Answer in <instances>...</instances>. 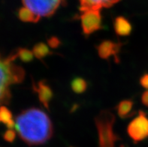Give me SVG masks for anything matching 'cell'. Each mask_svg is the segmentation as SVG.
I'll use <instances>...</instances> for the list:
<instances>
[{"label":"cell","mask_w":148,"mask_h":147,"mask_svg":"<svg viewBox=\"0 0 148 147\" xmlns=\"http://www.w3.org/2000/svg\"><path fill=\"white\" fill-rule=\"evenodd\" d=\"M33 88L35 92L38 94L40 102L48 110L49 104L53 97V92L51 86L45 81L41 80L38 82L37 84L34 85Z\"/></svg>","instance_id":"obj_8"},{"label":"cell","mask_w":148,"mask_h":147,"mask_svg":"<svg viewBox=\"0 0 148 147\" xmlns=\"http://www.w3.org/2000/svg\"><path fill=\"white\" fill-rule=\"evenodd\" d=\"M140 84L142 87L148 90V74H145L141 77L140 79Z\"/></svg>","instance_id":"obj_18"},{"label":"cell","mask_w":148,"mask_h":147,"mask_svg":"<svg viewBox=\"0 0 148 147\" xmlns=\"http://www.w3.org/2000/svg\"><path fill=\"white\" fill-rule=\"evenodd\" d=\"M18 58L24 62H29L34 58V54L32 51L26 48H21L17 50Z\"/></svg>","instance_id":"obj_15"},{"label":"cell","mask_w":148,"mask_h":147,"mask_svg":"<svg viewBox=\"0 0 148 147\" xmlns=\"http://www.w3.org/2000/svg\"><path fill=\"white\" fill-rule=\"evenodd\" d=\"M141 101L145 106L148 107V90L145 91L141 96Z\"/></svg>","instance_id":"obj_19"},{"label":"cell","mask_w":148,"mask_h":147,"mask_svg":"<svg viewBox=\"0 0 148 147\" xmlns=\"http://www.w3.org/2000/svg\"><path fill=\"white\" fill-rule=\"evenodd\" d=\"M71 88L72 91L76 94L84 93L86 90L87 83L84 79L81 77H75L71 83Z\"/></svg>","instance_id":"obj_14"},{"label":"cell","mask_w":148,"mask_h":147,"mask_svg":"<svg viewBox=\"0 0 148 147\" xmlns=\"http://www.w3.org/2000/svg\"><path fill=\"white\" fill-rule=\"evenodd\" d=\"M17 58V51L7 57L0 54V105L11 98V86L24 79V70L14 62Z\"/></svg>","instance_id":"obj_2"},{"label":"cell","mask_w":148,"mask_h":147,"mask_svg":"<svg viewBox=\"0 0 148 147\" xmlns=\"http://www.w3.org/2000/svg\"><path fill=\"white\" fill-rule=\"evenodd\" d=\"M25 8L32 11L38 17H51L66 0H22Z\"/></svg>","instance_id":"obj_4"},{"label":"cell","mask_w":148,"mask_h":147,"mask_svg":"<svg viewBox=\"0 0 148 147\" xmlns=\"http://www.w3.org/2000/svg\"><path fill=\"white\" fill-rule=\"evenodd\" d=\"M134 103L131 100H123L120 101L116 107V110L118 116L121 119H126V118L131 116L133 110Z\"/></svg>","instance_id":"obj_11"},{"label":"cell","mask_w":148,"mask_h":147,"mask_svg":"<svg viewBox=\"0 0 148 147\" xmlns=\"http://www.w3.org/2000/svg\"><path fill=\"white\" fill-rule=\"evenodd\" d=\"M18 17L21 21L26 23H37L40 20V17L25 7L19 9Z\"/></svg>","instance_id":"obj_12"},{"label":"cell","mask_w":148,"mask_h":147,"mask_svg":"<svg viewBox=\"0 0 148 147\" xmlns=\"http://www.w3.org/2000/svg\"><path fill=\"white\" fill-rule=\"evenodd\" d=\"M127 133L135 143L142 141L148 137V118L145 112L139 111L127 127Z\"/></svg>","instance_id":"obj_5"},{"label":"cell","mask_w":148,"mask_h":147,"mask_svg":"<svg viewBox=\"0 0 148 147\" xmlns=\"http://www.w3.org/2000/svg\"><path fill=\"white\" fill-rule=\"evenodd\" d=\"M120 0H79L80 2V11H89L96 10L101 11L102 8H108L117 3Z\"/></svg>","instance_id":"obj_9"},{"label":"cell","mask_w":148,"mask_h":147,"mask_svg":"<svg viewBox=\"0 0 148 147\" xmlns=\"http://www.w3.org/2000/svg\"><path fill=\"white\" fill-rule=\"evenodd\" d=\"M47 44L51 48L55 49L60 47V44H61V41L57 37L53 36L47 40Z\"/></svg>","instance_id":"obj_16"},{"label":"cell","mask_w":148,"mask_h":147,"mask_svg":"<svg viewBox=\"0 0 148 147\" xmlns=\"http://www.w3.org/2000/svg\"><path fill=\"white\" fill-rule=\"evenodd\" d=\"M114 29L119 36H130L132 30L131 23L124 17H117L114 21Z\"/></svg>","instance_id":"obj_10"},{"label":"cell","mask_w":148,"mask_h":147,"mask_svg":"<svg viewBox=\"0 0 148 147\" xmlns=\"http://www.w3.org/2000/svg\"><path fill=\"white\" fill-rule=\"evenodd\" d=\"M14 128L22 140L29 146H38L48 141L53 134L51 119L39 108L23 110L15 119Z\"/></svg>","instance_id":"obj_1"},{"label":"cell","mask_w":148,"mask_h":147,"mask_svg":"<svg viewBox=\"0 0 148 147\" xmlns=\"http://www.w3.org/2000/svg\"><path fill=\"white\" fill-rule=\"evenodd\" d=\"M32 53H33L34 56L38 59H42L52 53L49 49L48 46L43 42L36 44L32 49Z\"/></svg>","instance_id":"obj_13"},{"label":"cell","mask_w":148,"mask_h":147,"mask_svg":"<svg viewBox=\"0 0 148 147\" xmlns=\"http://www.w3.org/2000/svg\"><path fill=\"white\" fill-rule=\"evenodd\" d=\"M114 115L108 110H102L95 118L99 135V147H116L118 137L114 131Z\"/></svg>","instance_id":"obj_3"},{"label":"cell","mask_w":148,"mask_h":147,"mask_svg":"<svg viewBox=\"0 0 148 147\" xmlns=\"http://www.w3.org/2000/svg\"><path fill=\"white\" fill-rule=\"evenodd\" d=\"M80 19L83 32L86 36H89L102 28L100 11L89 10L83 11L81 12Z\"/></svg>","instance_id":"obj_6"},{"label":"cell","mask_w":148,"mask_h":147,"mask_svg":"<svg viewBox=\"0 0 148 147\" xmlns=\"http://www.w3.org/2000/svg\"><path fill=\"white\" fill-rule=\"evenodd\" d=\"M15 137H16V132L14 131L11 130V129L7 131L5 134V139L8 142H13Z\"/></svg>","instance_id":"obj_17"},{"label":"cell","mask_w":148,"mask_h":147,"mask_svg":"<svg viewBox=\"0 0 148 147\" xmlns=\"http://www.w3.org/2000/svg\"><path fill=\"white\" fill-rule=\"evenodd\" d=\"M121 47V43H116L112 41L106 40L98 45L97 52L99 57L103 59H108L111 56H114L116 61H117L116 59Z\"/></svg>","instance_id":"obj_7"}]
</instances>
